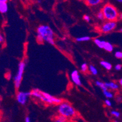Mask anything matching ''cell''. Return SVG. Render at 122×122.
<instances>
[{
    "label": "cell",
    "mask_w": 122,
    "mask_h": 122,
    "mask_svg": "<svg viewBox=\"0 0 122 122\" xmlns=\"http://www.w3.org/2000/svg\"><path fill=\"white\" fill-rule=\"evenodd\" d=\"M116 101H117V102H118V103H120V102H122V97L121 96V95H118V96H117V97H116Z\"/></svg>",
    "instance_id": "cell-26"
},
{
    "label": "cell",
    "mask_w": 122,
    "mask_h": 122,
    "mask_svg": "<svg viewBox=\"0 0 122 122\" xmlns=\"http://www.w3.org/2000/svg\"><path fill=\"white\" fill-rule=\"evenodd\" d=\"M30 96V91H19L18 92L16 95V101L20 105H25L26 104V103H27L29 97Z\"/></svg>",
    "instance_id": "cell-6"
},
{
    "label": "cell",
    "mask_w": 122,
    "mask_h": 122,
    "mask_svg": "<svg viewBox=\"0 0 122 122\" xmlns=\"http://www.w3.org/2000/svg\"><path fill=\"white\" fill-rule=\"evenodd\" d=\"M91 40V38L89 36H80V37H77L76 38V41L78 42L88 41Z\"/></svg>",
    "instance_id": "cell-14"
},
{
    "label": "cell",
    "mask_w": 122,
    "mask_h": 122,
    "mask_svg": "<svg viewBox=\"0 0 122 122\" xmlns=\"http://www.w3.org/2000/svg\"><path fill=\"white\" fill-rule=\"evenodd\" d=\"M0 118H1V114H0Z\"/></svg>",
    "instance_id": "cell-36"
},
{
    "label": "cell",
    "mask_w": 122,
    "mask_h": 122,
    "mask_svg": "<svg viewBox=\"0 0 122 122\" xmlns=\"http://www.w3.org/2000/svg\"><path fill=\"white\" fill-rule=\"evenodd\" d=\"M122 68V65L120 64H117L115 66V69L116 71H120Z\"/></svg>",
    "instance_id": "cell-25"
},
{
    "label": "cell",
    "mask_w": 122,
    "mask_h": 122,
    "mask_svg": "<svg viewBox=\"0 0 122 122\" xmlns=\"http://www.w3.org/2000/svg\"><path fill=\"white\" fill-rule=\"evenodd\" d=\"M83 19H84L86 21L88 22V23H89L90 21H91V18H90V16L87 15H84V16H83Z\"/></svg>",
    "instance_id": "cell-24"
},
{
    "label": "cell",
    "mask_w": 122,
    "mask_h": 122,
    "mask_svg": "<svg viewBox=\"0 0 122 122\" xmlns=\"http://www.w3.org/2000/svg\"><path fill=\"white\" fill-rule=\"evenodd\" d=\"M94 42L99 48L104 49L107 41L105 40H102L99 39V38H95L94 40Z\"/></svg>",
    "instance_id": "cell-10"
},
{
    "label": "cell",
    "mask_w": 122,
    "mask_h": 122,
    "mask_svg": "<svg viewBox=\"0 0 122 122\" xmlns=\"http://www.w3.org/2000/svg\"><path fill=\"white\" fill-rule=\"evenodd\" d=\"M120 32L121 33H122V29H120Z\"/></svg>",
    "instance_id": "cell-34"
},
{
    "label": "cell",
    "mask_w": 122,
    "mask_h": 122,
    "mask_svg": "<svg viewBox=\"0 0 122 122\" xmlns=\"http://www.w3.org/2000/svg\"><path fill=\"white\" fill-rule=\"evenodd\" d=\"M80 69L82 72H86V71L88 70V66H87V63H84L81 64L80 66Z\"/></svg>",
    "instance_id": "cell-18"
},
{
    "label": "cell",
    "mask_w": 122,
    "mask_h": 122,
    "mask_svg": "<svg viewBox=\"0 0 122 122\" xmlns=\"http://www.w3.org/2000/svg\"><path fill=\"white\" fill-rule=\"evenodd\" d=\"M56 118H58L59 120H60L62 121L63 122H67V118L64 117V116H63V115H59L58 116L56 117Z\"/></svg>",
    "instance_id": "cell-22"
},
{
    "label": "cell",
    "mask_w": 122,
    "mask_h": 122,
    "mask_svg": "<svg viewBox=\"0 0 122 122\" xmlns=\"http://www.w3.org/2000/svg\"><path fill=\"white\" fill-rule=\"evenodd\" d=\"M103 93L104 96L107 99H111V98H112L114 97V94L111 91H109V90H106V91H103Z\"/></svg>",
    "instance_id": "cell-17"
},
{
    "label": "cell",
    "mask_w": 122,
    "mask_h": 122,
    "mask_svg": "<svg viewBox=\"0 0 122 122\" xmlns=\"http://www.w3.org/2000/svg\"><path fill=\"white\" fill-rule=\"evenodd\" d=\"M97 17L98 20H105V17H104L103 14V12H102V10L98 12L97 14Z\"/></svg>",
    "instance_id": "cell-20"
},
{
    "label": "cell",
    "mask_w": 122,
    "mask_h": 122,
    "mask_svg": "<svg viewBox=\"0 0 122 122\" xmlns=\"http://www.w3.org/2000/svg\"><path fill=\"white\" fill-rule=\"evenodd\" d=\"M4 37H3L1 34H0V43H2L3 42H4Z\"/></svg>",
    "instance_id": "cell-28"
},
{
    "label": "cell",
    "mask_w": 122,
    "mask_h": 122,
    "mask_svg": "<svg viewBox=\"0 0 122 122\" xmlns=\"http://www.w3.org/2000/svg\"><path fill=\"white\" fill-rule=\"evenodd\" d=\"M25 67V63L24 61H21L18 64V71L14 77V85L16 89H19L21 84L22 79H23V74H24V69Z\"/></svg>",
    "instance_id": "cell-4"
},
{
    "label": "cell",
    "mask_w": 122,
    "mask_h": 122,
    "mask_svg": "<svg viewBox=\"0 0 122 122\" xmlns=\"http://www.w3.org/2000/svg\"><path fill=\"white\" fill-rule=\"evenodd\" d=\"M102 12L103 14L105 20L107 21H116L118 20L119 13L116 7L112 4L109 3L105 4L102 7Z\"/></svg>",
    "instance_id": "cell-2"
},
{
    "label": "cell",
    "mask_w": 122,
    "mask_h": 122,
    "mask_svg": "<svg viewBox=\"0 0 122 122\" xmlns=\"http://www.w3.org/2000/svg\"><path fill=\"white\" fill-rule=\"evenodd\" d=\"M25 122H31L30 118L29 116H26L25 118Z\"/></svg>",
    "instance_id": "cell-27"
},
{
    "label": "cell",
    "mask_w": 122,
    "mask_h": 122,
    "mask_svg": "<svg viewBox=\"0 0 122 122\" xmlns=\"http://www.w3.org/2000/svg\"><path fill=\"white\" fill-rule=\"evenodd\" d=\"M113 122H118V121H117V120H114Z\"/></svg>",
    "instance_id": "cell-35"
},
{
    "label": "cell",
    "mask_w": 122,
    "mask_h": 122,
    "mask_svg": "<svg viewBox=\"0 0 122 122\" xmlns=\"http://www.w3.org/2000/svg\"><path fill=\"white\" fill-rule=\"evenodd\" d=\"M117 1H118V3H122V0H118Z\"/></svg>",
    "instance_id": "cell-33"
},
{
    "label": "cell",
    "mask_w": 122,
    "mask_h": 122,
    "mask_svg": "<svg viewBox=\"0 0 122 122\" xmlns=\"http://www.w3.org/2000/svg\"><path fill=\"white\" fill-rule=\"evenodd\" d=\"M105 86L107 88V89H111V90H117L119 88V86L118 84L114 82L110 81V82H105Z\"/></svg>",
    "instance_id": "cell-9"
},
{
    "label": "cell",
    "mask_w": 122,
    "mask_h": 122,
    "mask_svg": "<svg viewBox=\"0 0 122 122\" xmlns=\"http://www.w3.org/2000/svg\"><path fill=\"white\" fill-rule=\"evenodd\" d=\"M103 49L105 50V51H107V52H112L113 49H114V46H113V45L111 44V43L107 41L106 42V45H105Z\"/></svg>",
    "instance_id": "cell-15"
},
{
    "label": "cell",
    "mask_w": 122,
    "mask_h": 122,
    "mask_svg": "<svg viewBox=\"0 0 122 122\" xmlns=\"http://www.w3.org/2000/svg\"><path fill=\"white\" fill-rule=\"evenodd\" d=\"M100 65L102 67H103L104 68L107 70V71L111 70L112 67V66L111 64L110 63H109V62L106 61H101Z\"/></svg>",
    "instance_id": "cell-11"
},
{
    "label": "cell",
    "mask_w": 122,
    "mask_h": 122,
    "mask_svg": "<svg viewBox=\"0 0 122 122\" xmlns=\"http://www.w3.org/2000/svg\"><path fill=\"white\" fill-rule=\"evenodd\" d=\"M58 112L59 115H63L66 118L74 117L76 114V111L69 103L63 102L58 106Z\"/></svg>",
    "instance_id": "cell-3"
},
{
    "label": "cell",
    "mask_w": 122,
    "mask_h": 122,
    "mask_svg": "<svg viewBox=\"0 0 122 122\" xmlns=\"http://www.w3.org/2000/svg\"><path fill=\"white\" fill-rule=\"evenodd\" d=\"M117 27L116 21H106L101 25L100 30L103 34L111 32Z\"/></svg>",
    "instance_id": "cell-5"
},
{
    "label": "cell",
    "mask_w": 122,
    "mask_h": 122,
    "mask_svg": "<svg viewBox=\"0 0 122 122\" xmlns=\"http://www.w3.org/2000/svg\"><path fill=\"white\" fill-rule=\"evenodd\" d=\"M8 11V4L7 0H0V12L5 14Z\"/></svg>",
    "instance_id": "cell-8"
},
{
    "label": "cell",
    "mask_w": 122,
    "mask_h": 122,
    "mask_svg": "<svg viewBox=\"0 0 122 122\" xmlns=\"http://www.w3.org/2000/svg\"><path fill=\"white\" fill-rule=\"evenodd\" d=\"M122 20V13H120V14H119V15H118V20Z\"/></svg>",
    "instance_id": "cell-29"
},
{
    "label": "cell",
    "mask_w": 122,
    "mask_h": 122,
    "mask_svg": "<svg viewBox=\"0 0 122 122\" xmlns=\"http://www.w3.org/2000/svg\"><path fill=\"white\" fill-rule=\"evenodd\" d=\"M71 79L72 81L75 84V85L78 86H80L81 85V81L80 80V74L78 71L76 69L74 70L71 73Z\"/></svg>",
    "instance_id": "cell-7"
},
{
    "label": "cell",
    "mask_w": 122,
    "mask_h": 122,
    "mask_svg": "<svg viewBox=\"0 0 122 122\" xmlns=\"http://www.w3.org/2000/svg\"><path fill=\"white\" fill-rule=\"evenodd\" d=\"M110 114L111 115L114 116V117H116V118H119L120 117V112L116 110H112L110 112Z\"/></svg>",
    "instance_id": "cell-19"
},
{
    "label": "cell",
    "mask_w": 122,
    "mask_h": 122,
    "mask_svg": "<svg viewBox=\"0 0 122 122\" xmlns=\"http://www.w3.org/2000/svg\"><path fill=\"white\" fill-rule=\"evenodd\" d=\"M1 102H2V98L0 96V106H1Z\"/></svg>",
    "instance_id": "cell-32"
},
{
    "label": "cell",
    "mask_w": 122,
    "mask_h": 122,
    "mask_svg": "<svg viewBox=\"0 0 122 122\" xmlns=\"http://www.w3.org/2000/svg\"><path fill=\"white\" fill-rule=\"evenodd\" d=\"M36 41L38 43L47 42L50 44H55L54 33L52 29L47 25H40L37 28Z\"/></svg>",
    "instance_id": "cell-1"
},
{
    "label": "cell",
    "mask_w": 122,
    "mask_h": 122,
    "mask_svg": "<svg viewBox=\"0 0 122 122\" xmlns=\"http://www.w3.org/2000/svg\"><path fill=\"white\" fill-rule=\"evenodd\" d=\"M114 55L117 59H122V51H116Z\"/></svg>",
    "instance_id": "cell-21"
},
{
    "label": "cell",
    "mask_w": 122,
    "mask_h": 122,
    "mask_svg": "<svg viewBox=\"0 0 122 122\" xmlns=\"http://www.w3.org/2000/svg\"><path fill=\"white\" fill-rule=\"evenodd\" d=\"M100 0H87L86 1V4L90 6H95V5H98V4L101 3Z\"/></svg>",
    "instance_id": "cell-12"
},
{
    "label": "cell",
    "mask_w": 122,
    "mask_h": 122,
    "mask_svg": "<svg viewBox=\"0 0 122 122\" xmlns=\"http://www.w3.org/2000/svg\"><path fill=\"white\" fill-rule=\"evenodd\" d=\"M88 69L90 72L91 73L92 75H97L98 74V70L97 69V68L95 66H93V65H91L89 66H88Z\"/></svg>",
    "instance_id": "cell-16"
},
{
    "label": "cell",
    "mask_w": 122,
    "mask_h": 122,
    "mask_svg": "<svg viewBox=\"0 0 122 122\" xmlns=\"http://www.w3.org/2000/svg\"><path fill=\"white\" fill-rule=\"evenodd\" d=\"M119 84L120 85V86H122V78H121L119 80Z\"/></svg>",
    "instance_id": "cell-31"
},
{
    "label": "cell",
    "mask_w": 122,
    "mask_h": 122,
    "mask_svg": "<svg viewBox=\"0 0 122 122\" xmlns=\"http://www.w3.org/2000/svg\"><path fill=\"white\" fill-rule=\"evenodd\" d=\"M105 104L108 107H111L112 106V102L109 99H106L105 100Z\"/></svg>",
    "instance_id": "cell-23"
},
{
    "label": "cell",
    "mask_w": 122,
    "mask_h": 122,
    "mask_svg": "<svg viewBox=\"0 0 122 122\" xmlns=\"http://www.w3.org/2000/svg\"><path fill=\"white\" fill-rule=\"evenodd\" d=\"M95 85L97 86H98V87H100L103 91H106V90H108L107 87H106V86H105V83H103V82L100 81H95Z\"/></svg>",
    "instance_id": "cell-13"
},
{
    "label": "cell",
    "mask_w": 122,
    "mask_h": 122,
    "mask_svg": "<svg viewBox=\"0 0 122 122\" xmlns=\"http://www.w3.org/2000/svg\"><path fill=\"white\" fill-rule=\"evenodd\" d=\"M54 122H62V121H61L60 120H59L58 118H57L56 117V118H55V120L54 121Z\"/></svg>",
    "instance_id": "cell-30"
}]
</instances>
